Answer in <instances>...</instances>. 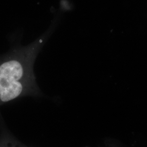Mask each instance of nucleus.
Instances as JSON below:
<instances>
[{
	"label": "nucleus",
	"mask_w": 147,
	"mask_h": 147,
	"mask_svg": "<svg viewBox=\"0 0 147 147\" xmlns=\"http://www.w3.org/2000/svg\"><path fill=\"white\" fill-rule=\"evenodd\" d=\"M47 34L24 47L18 58L0 65V101L7 102L26 95L39 94L33 71L37 53L45 42Z\"/></svg>",
	"instance_id": "f257e3e1"
},
{
	"label": "nucleus",
	"mask_w": 147,
	"mask_h": 147,
	"mask_svg": "<svg viewBox=\"0 0 147 147\" xmlns=\"http://www.w3.org/2000/svg\"><path fill=\"white\" fill-rule=\"evenodd\" d=\"M0 147H26L19 142L11 138L5 139L0 143Z\"/></svg>",
	"instance_id": "f03ea898"
}]
</instances>
